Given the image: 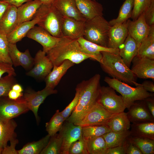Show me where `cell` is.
Returning a JSON list of instances; mask_svg holds the SVG:
<instances>
[{
    "label": "cell",
    "instance_id": "1",
    "mask_svg": "<svg viewBox=\"0 0 154 154\" xmlns=\"http://www.w3.org/2000/svg\"><path fill=\"white\" fill-rule=\"evenodd\" d=\"M101 76L96 74L89 79L83 80L76 88L78 91V103L66 121L76 124L84 117L98 102L100 93Z\"/></svg>",
    "mask_w": 154,
    "mask_h": 154
},
{
    "label": "cell",
    "instance_id": "2",
    "mask_svg": "<svg viewBox=\"0 0 154 154\" xmlns=\"http://www.w3.org/2000/svg\"><path fill=\"white\" fill-rule=\"evenodd\" d=\"M53 66H58L66 60L75 64L80 63L92 56L83 53L81 50L77 39L63 37L56 45L46 53Z\"/></svg>",
    "mask_w": 154,
    "mask_h": 154
},
{
    "label": "cell",
    "instance_id": "3",
    "mask_svg": "<svg viewBox=\"0 0 154 154\" xmlns=\"http://www.w3.org/2000/svg\"><path fill=\"white\" fill-rule=\"evenodd\" d=\"M100 62L103 70L112 78L129 85L137 83L136 76L124 63L119 54L103 51Z\"/></svg>",
    "mask_w": 154,
    "mask_h": 154
},
{
    "label": "cell",
    "instance_id": "4",
    "mask_svg": "<svg viewBox=\"0 0 154 154\" xmlns=\"http://www.w3.org/2000/svg\"><path fill=\"white\" fill-rule=\"evenodd\" d=\"M104 80L109 86L121 94L128 110L135 101L154 96L152 93L146 91L141 84L137 82L135 85L136 87H133L114 78L106 76Z\"/></svg>",
    "mask_w": 154,
    "mask_h": 154
},
{
    "label": "cell",
    "instance_id": "5",
    "mask_svg": "<svg viewBox=\"0 0 154 154\" xmlns=\"http://www.w3.org/2000/svg\"><path fill=\"white\" fill-rule=\"evenodd\" d=\"M111 26L103 16L86 20L83 37L100 46L108 48L109 31Z\"/></svg>",
    "mask_w": 154,
    "mask_h": 154
},
{
    "label": "cell",
    "instance_id": "6",
    "mask_svg": "<svg viewBox=\"0 0 154 154\" xmlns=\"http://www.w3.org/2000/svg\"><path fill=\"white\" fill-rule=\"evenodd\" d=\"M41 17L37 24L55 37H63L62 26L63 19L58 11L52 4H42L39 7Z\"/></svg>",
    "mask_w": 154,
    "mask_h": 154
},
{
    "label": "cell",
    "instance_id": "7",
    "mask_svg": "<svg viewBox=\"0 0 154 154\" xmlns=\"http://www.w3.org/2000/svg\"><path fill=\"white\" fill-rule=\"evenodd\" d=\"M110 112L118 114L126 108L121 95H118L115 90L109 86H101L97 102Z\"/></svg>",
    "mask_w": 154,
    "mask_h": 154
},
{
    "label": "cell",
    "instance_id": "8",
    "mask_svg": "<svg viewBox=\"0 0 154 154\" xmlns=\"http://www.w3.org/2000/svg\"><path fill=\"white\" fill-rule=\"evenodd\" d=\"M29 110L26 102L23 96L16 100H12L8 96L0 98V119L9 120Z\"/></svg>",
    "mask_w": 154,
    "mask_h": 154
},
{
    "label": "cell",
    "instance_id": "9",
    "mask_svg": "<svg viewBox=\"0 0 154 154\" xmlns=\"http://www.w3.org/2000/svg\"><path fill=\"white\" fill-rule=\"evenodd\" d=\"M116 114L110 112L97 102L83 119L75 124L82 127L95 125H106L111 119Z\"/></svg>",
    "mask_w": 154,
    "mask_h": 154
},
{
    "label": "cell",
    "instance_id": "10",
    "mask_svg": "<svg viewBox=\"0 0 154 154\" xmlns=\"http://www.w3.org/2000/svg\"><path fill=\"white\" fill-rule=\"evenodd\" d=\"M34 67L26 73L28 76L38 79H45L51 72L53 66L46 53L39 50L34 58Z\"/></svg>",
    "mask_w": 154,
    "mask_h": 154
},
{
    "label": "cell",
    "instance_id": "11",
    "mask_svg": "<svg viewBox=\"0 0 154 154\" xmlns=\"http://www.w3.org/2000/svg\"><path fill=\"white\" fill-rule=\"evenodd\" d=\"M57 92L56 90L45 87L40 91L28 90L23 94V98L26 102L29 110L34 113L37 121L39 119L38 112L40 105L48 96L57 94Z\"/></svg>",
    "mask_w": 154,
    "mask_h": 154
},
{
    "label": "cell",
    "instance_id": "12",
    "mask_svg": "<svg viewBox=\"0 0 154 154\" xmlns=\"http://www.w3.org/2000/svg\"><path fill=\"white\" fill-rule=\"evenodd\" d=\"M82 129L81 126L66 121L64 123L59 131L62 139L60 154H68L71 145L82 136Z\"/></svg>",
    "mask_w": 154,
    "mask_h": 154
},
{
    "label": "cell",
    "instance_id": "13",
    "mask_svg": "<svg viewBox=\"0 0 154 154\" xmlns=\"http://www.w3.org/2000/svg\"><path fill=\"white\" fill-rule=\"evenodd\" d=\"M26 37L40 44L46 53L55 46L60 38L54 37L41 27L35 26L27 33Z\"/></svg>",
    "mask_w": 154,
    "mask_h": 154
},
{
    "label": "cell",
    "instance_id": "14",
    "mask_svg": "<svg viewBox=\"0 0 154 154\" xmlns=\"http://www.w3.org/2000/svg\"><path fill=\"white\" fill-rule=\"evenodd\" d=\"M131 70L136 77L154 80V60L135 56L132 60Z\"/></svg>",
    "mask_w": 154,
    "mask_h": 154
},
{
    "label": "cell",
    "instance_id": "15",
    "mask_svg": "<svg viewBox=\"0 0 154 154\" xmlns=\"http://www.w3.org/2000/svg\"><path fill=\"white\" fill-rule=\"evenodd\" d=\"M128 110L127 116L132 123L154 121V117L150 114L143 100L135 101Z\"/></svg>",
    "mask_w": 154,
    "mask_h": 154
},
{
    "label": "cell",
    "instance_id": "16",
    "mask_svg": "<svg viewBox=\"0 0 154 154\" xmlns=\"http://www.w3.org/2000/svg\"><path fill=\"white\" fill-rule=\"evenodd\" d=\"M85 21L63 17L62 26L63 37L76 39L83 37Z\"/></svg>",
    "mask_w": 154,
    "mask_h": 154
},
{
    "label": "cell",
    "instance_id": "17",
    "mask_svg": "<svg viewBox=\"0 0 154 154\" xmlns=\"http://www.w3.org/2000/svg\"><path fill=\"white\" fill-rule=\"evenodd\" d=\"M149 27L145 21L143 13L134 21L128 20V34L137 42L139 46L147 36Z\"/></svg>",
    "mask_w": 154,
    "mask_h": 154
},
{
    "label": "cell",
    "instance_id": "18",
    "mask_svg": "<svg viewBox=\"0 0 154 154\" xmlns=\"http://www.w3.org/2000/svg\"><path fill=\"white\" fill-rule=\"evenodd\" d=\"M41 17V12L39 8L32 20L21 23L12 32L7 35L9 42L16 44L26 37L28 32L37 24Z\"/></svg>",
    "mask_w": 154,
    "mask_h": 154
},
{
    "label": "cell",
    "instance_id": "19",
    "mask_svg": "<svg viewBox=\"0 0 154 154\" xmlns=\"http://www.w3.org/2000/svg\"><path fill=\"white\" fill-rule=\"evenodd\" d=\"M9 47L13 65L15 67L21 66L26 70L32 67L34 64V58L31 56L28 49L22 52L18 49L16 44L9 43Z\"/></svg>",
    "mask_w": 154,
    "mask_h": 154
},
{
    "label": "cell",
    "instance_id": "20",
    "mask_svg": "<svg viewBox=\"0 0 154 154\" xmlns=\"http://www.w3.org/2000/svg\"><path fill=\"white\" fill-rule=\"evenodd\" d=\"M74 1L78 11L86 20L98 16L103 15V6L96 0Z\"/></svg>",
    "mask_w": 154,
    "mask_h": 154
},
{
    "label": "cell",
    "instance_id": "21",
    "mask_svg": "<svg viewBox=\"0 0 154 154\" xmlns=\"http://www.w3.org/2000/svg\"><path fill=\"white\" fill-rule=\"evenodd\" d=\"M77 40L81 51L86 54L92 56L94 60L99 63L102 57L101 53L102 51H108L117 54L119 53L118 48H112L102 46L86 40L83 37L78 38Z\"/></svg>",
    "mask_w": 154,
    "mask_h": 154
},
{
    "label": "cell",
    "instance_id": "22",
    "mask_svg": "<svg viewBox=\"0 0 154 154\" xmlns=\"http://www.w3.org/2000/svg\"><path fill=\"white\" fill-rule=\"evenodd\" d=\"M128 20L120 24L111 26L109 33L108 48H118L128 36Z\"/></svg>",
    "mask_w": 154,
    "mask_h": 154
},
{
    "label": "cell",
    "instance_id": "23",
    "mask_svg": "<svg viewBox=\"0 0 154 154\" xmlns=\"http://www.w3.org/2000/svg\"><path fill=\"white\" fill-rule=\"evenodd\" d=\"M52 4L63 17L78 20H86L78 11L74 0H54Z\"/></svg>",
    "mask_w": 154,
    "mask_h": 154
},
{
    "label": "cell",
    "instance_id": "24",
    "mask_svg": "<svg viewBox=\"0 0 154 154\" xmlns=\"http://www.w3.org/2000/svg\"><path fill=\"white\" fill-rule=\"evenodd\" d=\"M139 47L137 42L128 34L124 41L118 48L119 55L129 68L132 60L137 54Z\"/></svg>",
    "mask_w": 154,
    "mask_h": 154
},
{
    "label": "cell",
    "instance_id": "25",
    "mask_svg": "<svg viewBox=\"0 0 154 154\" xmlns=\"http://www.w3.org/2000/svg\"><path fill=\"white\" fill-rule=\"evenodd\" d=\"M74 64L70 60H66L59 66H54L52 70L44 79L45 87L54 89L67 70Z\"/></svg>",
    "mask_w": 154,
    "mask_h": 154
},
{
    "label": "cell",
    "instance_id": "26",
    "mask_svg": "<svg viewBox=\"0 0 154 154\" xmlns=\"http://www.w3.org/2000/svg\"><path fill=\"white\" fill-rule=\"evenodd\" d=\"M17 8L10 5L0 21V33L7 35L17 26Z\"/></svg>",
    "mask_w": 154,
    "mask_h": 154
},
{
    "label": "cell",
    "instance_id": "27",
    "mask_svg": "<svg viewBox=\"0 0 154 154\" xmlns=\"http://www.w3.org/2000/svg\"><path fill=\"white\" fill-rule=\"evenodd\" d=\"M42 4L38 0H29L17 8V26L23 22L32 20Z\"/></svg>",
    "mask_w": 154,
    "mask_h": 154
},
{
    "label": "cell",
    "instance_id": "28",
    "mask_svg": "<svg viewBox=\"0 0 154 154\" xmlns=\"http://www.w3.org/2000/svg\"><path fill=\"white\" fill-rule=\"evenodd\" d=\"M131 136L129 130L121 131H111L102 137L104 139L107 148L125 145L127 143Z\"/></svg>",
    "mask_w": 154,
    "mask_h": 154
},
{
    "label": "cell",
    "instance_id": "29",
    "mask_svg": "<svg viewBox=\"0 0 154 154\" xmlns=\"http://www.w3.org/2000/svg\"><path fill=\"white\" fill-rule=\"evenodd\" d=\"M17 124L13 119L3 120L0 119V149L7 145L9 141L16 136L15 130Z\"/></svg>",
    "mask_w": 154,
    "mask_h": 154
},
{
    "label": "cell",
    "instance_id": "30",
    "mask_svg": "<svg viewBox=\"0 0 154 154\" xmlns=\"http://www.w3.org/2000/svg\"><path fill=\"white\" fill-rule=\"evenodd\" d=\"M136 56L154 60V25L150 27L147 36L139 45Z\"/></svg>",
    "mask_w": 154,
    "mask_h": 154
},
{
    "label": "cell",
    "instance_id": "31",
    "mask_svg": "<svg viewBox=\"0 0 154 154\" xmlns=\"http://www.w3.org/2000/svg\"><path fill=\"white\" fill-rule=\"evenodd\" d=\"M130 127L131 136L154 139V121L132 123Z\"/></svg>",
    "mask_w": 154,
    "mask_h": 154
},
{
    "label": "cell",
    "instance_id": "32",
    "mask_svg": "<svg viewBox=\"0 0 154 154\" xmlns=\"http://www.w3.org/2000/svg\"><path fill=\"white\" fill-rule=\"evenodd\" d=\"M83 137L88 154H106L108 148L102 136Z\"/></svg>",
    "mask_w": 154,
    "mask_h": 154
},
{
    "label": "cell",
    "instance_id": "33",
    "mask_svg": "<svg viewBox=\"0 0 154 154\" xmlns=\"http://www.w3.org/2000/svg\"><path fill=\"white\" fill-rule=\"evenodd\" d=\"M131 125L127 113L123 112L114 115L108 122L106 125L112 131H118L129 130Z\"/></svg>",
    "mask_w": 154,
    "mask_h": 154
},
{
    "label": "cell",
    "instance_id": "34",
    "mask_svg": "<svg viewBox=\"0 0 154 154\" xmlns=\"http://www.w3.org/2000/svg\"><path fill=\"white\" fill-rule=\"evenodd\" d=\"M50 136L48 134L39 140L29 143L21 149L17 150L18 154H39L47 144Z\"/></svg>",
    "mask_w": 154,
    "mask_h": 154
},
{
    "label": "cell",
    "instance_id": "35",
    "mask_svg": "<svg viewBox=\"0 0 154 154\" xmlns=\"http://www.w3.org/2000/svg\"><path fill=\"white\" fill-rule=\"evenodd\" d=\"M134 5V0H125L119 9L117 17L111 20V26L121 24L127 21L131 16Z\"/></svg>",
    "mask_w": 154,
    "mask_h": 154
},
{
    "label": "cell",
    "instance_id": "36",
    "mask_svg": "<svg viewBox=\"0 0 154 154\" xmlns=\"http://www.w3.org/2000/svg\"><path fill=\"white\" fill-rule=\"evenodd\" d=\"M129 141L136 145L141 151L143 154L154 153V139L130 136Z\"/></svg>",
    "mask_w": 154,
    "mask_h": 154
},
{
    "label": "cell",
    "instance_id": "37",
    "mask_svg": "<svg viewBox=\"0 0 154 154\" xmlns=\"http://www.w3.org/2000/svg\"><path fill=\"white\" fill-rule=\"evenodd\" d=\"M65 121L61 112L57 110L49 121L46 123V130L48 134L51 137L59 131Z\"/></svg>",
    "mask_w": 154,
    "mask_h": 154
},
{
    "label": "cell",
    "instance_id": "38",
    "mask_svg": "<svg viewBox=\"0 0 154 154\" xmlns=\"http://www.w3.org/2000/svg\"><path fill=\"white\" fill-rule=\"evenodd\" d=\"M62 141L61 133H56L50 137L47 144L40 154H60Z\"/></svg>",
    "mask_w": 154,
    "mask_h": 154
},
{
    "label": "cell",
    "instance_id": "39",
    "mask_svg": "<svg viewBox=\"0 0 154 154\" xmlns=\"http://www.w3.org/2000/svg\"><path fill=\"white\" fill-rule=\"evenodd\" d=\"M112 131L106 125H95L82 127V136L85 138L102 136Z\"/></svg>",
    "mask_w": 154,
    "mask_h": 154
},
{
    "label": "cell",
    "instance_id": "40",
    "mask_svg": "<svg viewBox=\"0 0 154 154\" xmlns=\"http://www.w3.org/2000/svg\"><path fill=\"white\" fill-rule=\"evenodd\" d=\"M9 44L7 35L0 33V62L13 65L9 54Z\"/></svg>",
    "mask_w": 154,
    "mask_h": 154
},
{
    "label": "cell",
    "instance_id": "41",
    "mask_svg": "<svg viewBox=\"0 0 154 154\" xmlns=\"http://www.w3.org/2000/svg\"><path fill=\"white\" fill-rule=\"evenodd\" d=\"M154 0H134V5L131 17L132 21L136 20L149 7Z\"/></svg>",
    "mask_w": 154,
    "mask_h": 154
},
{
    "label": "cell",
    "instance_id": "42",
    "mask_svg": "<svg viewBox=\"0 0 154 154\" xmlns=\"http://www.w3.org/2000/svg\"><path fill=\"white\" fill-rule=\"evenodd\" d=\"M14 76L8 74L0 79V98L8 96L9 92L16 83Z\"/></svg>",
    "mask_w": 154,
    "mask_h": 154
},
{
    "label": "cell",
    "instance_id": "43",
    "mask_svg": "<svg viewBox=\"0 0 154 154\" xmlns=\"http://www.w3.org/2000/svg\"><path fill=\"white\" fill-rule=\"evenodd\" d=\"M68 154H88L86 148L84 139L82 135L71 145Z\"/></svg>",
    "mask_w": 154,
    "mask_h": 154
},
{
    "label": "cell",
    "instance_id": "44",
    "mask_svg": "<svg viewBox=\"0 0 154 154\" xmlns=\"http://www.w3.org/2000/svg\"><path fill=\"white\" fill-rule=\"evenodd\" d=\"M76 93L74 99L61 112V114L66 120L70 115L78 102L79 93L78 90L76 89Z\"/></svg>",
    "mask_w": 154,
    "mask_h": 154
},
{
    "label": "cell",
    "instance_id": "45",
    "mask_svg": "<svg viewBox=\"0 0 154 154\" xmlns=\"http://www.w3.org/2000/svg\"><path fill=\"white\" fill-rule=\"evenodd\" d=\"M145 21L149 27L154 25V0L143 13Z\"/></svg>",
    "mask_w": 154,
    "mask_h": 154
},
{
    "label": "cell",
    "instance_id": "46",
    "mask_svg": "<svg viewBox=\"0 0 154 154\" xmlns=\"http://www.w3.org/2000/svg\"><path fill=\"white\" fill-rule=\"evenodd\" d=\"M16 136L10 140V145L9 146L7 145L3 148L2 154H18L17 151L15 148L16 145L18 143V140L16 139Z\"/></svg>",
    "mask_w": 154,
    "mask_h": 154
},
{
    "label": "cell",
    "instance_id": "47",
    "mask_svg": "<svg viewBox=\"0 0 154 154\" xmlns=\"http://www.w3.org/2000/svg\"><path fill=\"white\" fill-rule=\"evenodd\" d=\"M13 65L7 63L0 62V79L5 73L15 76L16 75L15 70Z\"/></svg>",
    "mask_w": 154,
    "mask_h": 154
},
{
    "label": "cell",
    "instance_id": "48",
    "mask_svg": "<svg viewBox=\"0 0 154 154\" xmlns=\"http://www.w3.org/2000/svg\"><path fill=\"white\" fill-rule=\"evenodd\" d=\"M128 143L124 145L108 148L106 154H126Z\"/></svg>",
    "mask_w": 154,
    "mask_h": 154
},
{
    "label": "cell",
    "instance_id": "49",
    "mask_svg": "<svg viewBox=\"0 0 154 154\" xmlns=\"http://www.w3.org/2000/svg\"><path fill=\"white\" fill-rule=\"evenodd\" d=\"M143 101L150 114L154 117V99L153 96L148 97L143 100Z\"/></svg>",
    "mask_w": 154,
    "mask_h": 154
},
{
    "label": "cell",
    "instance_id": "50",
    "mask_svg": "<svg viewBox=\"0 0 154 154\" xmlns=\"http://www.w3.org/2000/svg\"><path fill=\"white\" fill-rule=\"evenodd\" d=\"M126 154H143L139 149L129 140L126 150Z\"/></svg>",
    "mask_w": 154,
    "mask_h": 154
},
{
    "label": "cell",
    "instance_id": "51",
    "mask_svg": "<svg viewBox=\"0 0 154 154\" xmlns=\"http://www.w3.org/2000/svg\"><path fill=\"white\" fill-rule=\"evenodd\" d=\"M143 88L146 91L153 93L154 92V84L153 82L145 80L141 84Z\"/></svg>",
    "mask_w": 154,
    "mask_h": 154
},
{
    "label": "cell",
    "instance_id": "52",
    "mask_svg": "<svg viewBox=\"0 0 154 154\" xmlns=\"http://www.w3.org/2000/svg\"><path fill=\"white\" fill-rule=\"evenodd\" d=\"M23 95L22 93L17 92L11 89L9 92L8 97L12 100H16L22 97Z\"/></svg>",
    "mask_w": 154,
    "mask_h": 154
},
{
    "label": "cell",
    "instance_id": "53",
    "mask_svg": "<svg viewBox=\"0 0 154 154\" xmlns=\"http://www.w3.org/2000/svg\"><path fill=\"white\" fill-rule=\"evenodd\" d=\"M6 2L10 5H14L18 8L25 2H27L29 0H1Z\"/></svg>",
    "mask_w": 154,
    "mask_h": 154
},
{
    "label": "cell",
    "instance_id": "54",
    "mask_svg": "<svg viewBox=\"0 0 154 154\" xmlns=\"http://www.w3.org/2000/svg\"><path fill=\"white\" fill-rule=\"evenodd\" d=\"M9 5L7 3L0 0V21Z\"/></svg>",
    "mask_w": 154,
    "mask_h": 154
},
{
    "label": "cell",
    "instance_id": "55",
    "mask_svg": "<svg viewBox=\"0 0 154 154\" xmlns=\"http://www.w3.org/2000/svg\"><path fill=\"white\" fill-rule=\"evenodd\" d=\"M12 89L17 92L22 93L23 91V88L22 86L19 84H15L12 86Z\"/></svg>",
    "mask_w": 154,
    "mask_h": 154
},
{
    "label": "cell",
    "instance_id": "56",
    "mask_svg": "<svg viewBox=\"0 0 154 154\" xmlns=\"http://www.w3.org/2000/svg\"><path fill=\"white\" fill-rule=\"evenodd\" d=\"M42 4L46 5H50L52 4L54 0H38Z\"/></svg>",
    "mask_w": 154,
    "mask_h": 154
},
{
    "label": "cell",
    "instance_id": "57",
    "mask_svg": "<svg viewBox=\"0 0 154 154\" xmlns=\"http://www.w3.org/2000/svg\"><path fill=\"white\" fill-rule=\"evenodd\" d=\"M2 150L0 149V154H2Z\"/></svg>",
    "mask_w": 154,
    "mask_h": 154
},
{
    "label": "cell",
    "instance_id": "58",
    "mask_svg": "<svg viewBox=\"0 0 154 154\" xmlns=\"http://www.w3.org/2000/svg\"><path fill=\"white\" fill-rule=\"evenodd\" d=\"M94 0V1H95V0Z\"/></svg>",
    "mask_w": 154,
    "mask_h": 154
}]
</instances>
